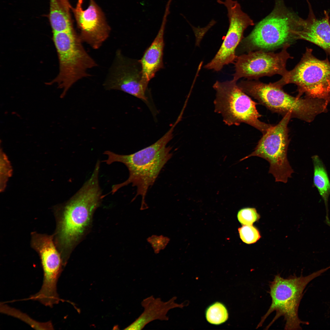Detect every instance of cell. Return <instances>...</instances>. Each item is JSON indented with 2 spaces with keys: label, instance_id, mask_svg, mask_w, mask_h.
Returning <instances> with one entry per match:
<instances>
[{
  "label": "cell",
  "instance_id": "8",
  "mask_svg": "<svg viewBox=\"0 0 330 330\" xmlns=\"http://www.w3.org/2000/svg\"><path fill=\"white\" fill-rule=\"evenodd\" d=\"M306 47L300 61L292 70L274 82L283 87L287 84L297 85L299 94L305 93L313 98L325 99L330 97V61L321 60Z\"/></svg>",
  "mask_w": 330,
  "mask_h": 330
},
{
  "label": "cell",
  "instance_id": "17",
  "mask_svg": "<svg viewBox=\"0 0 330 330\" xmlns=\"http://www.w3.org/2000/svg\"><path fill=\"white\" fill-rule=\"evenodd\" d=\"M177 298L174 296L166 302L160 298H156L151 296L144 299L141 302L144 310L143 312L133 322L125 329L140 330L150 322L156 320L167 321L169 320L167 314L172 309L182 308L184 303L176 302Z\"/></svg>",
  "mask_w": 330,
  "mask_h": 330
},
{
  "label": "cell",
  "instance_id": "23",
  "mask_svg": "<svg viewBox=\"0 0 330 330\" xmlns=\"http://www.w3.org/2000/svg\"><path fill=\"white\" fill-rule=\"evenodd\" d=\"M238 231L242 241L247 244L255 243L261 237L258 230L252 225H244L239 228Z\"/></svg>",
  "mask_w": 330,
  "mask_h": 330
},
{
  "label": "cell",
  "instance_id": "11",
  "mask_svg": "<svg viewBox=\"0 0 330 330\" xmlns=\"http://www.w3.org/2000/svg\"><path fill=\"white\" fill-rule=\"evenodd\" d=\"M217 2L224 5L227 9L229 28L219 50L204 68L218 72L224 66L234 63L237 57L236 50L244 38V31L248 26L254 25V23L248 15L242 10L237 1L217 0Z\"/></svg>",
  "mask_w": 330,
  "mask_h": 330
},
{
  "label": "cell",
  "instance_id": "18",
  "mask_svg": "<svg viewBox=\"0 0 330 330\" xmlns=\"http://www.w3.org/2000/svg\"><path fill=\"white\" fill-rule=\"evenodd\" d=\"M70 10L58 0H50L49 20L53 33L74 30Z\"/></svg>",
  "mask_w": 330,
  "mask_h": 330
},
{
  "label": "cell",
  "instance_id": "7",
  "mask_svg": "<svg viewBox=\"0 0 330 330\" xmlns=\"http://www.w3.org/2000/svg\"><path fill=\"white\" fill-rule=\"evenodd\" d=\"M233 79L216 81L213 87L216 92L215 111L220 114L229 126L244 123L255 127L263 134L272 126L260 121L262 116L256 109L257 104L238 86Z\"/></svg>",
  "mask_w": 330,
  "mask_h": 330
},
{
  "label": "cell",
  "instance_id": "19",
  "mask_svg": "<svg viewBox=\"0 0 330 330\" xmlns=\"http://www.w3.org/2000/svg\"><path fill=\"white\" fill-rule=\"evenodd\" d=\"M314 166L313 183L324 201L328 216V199L330 195V181L325 167L317 155L312 157Z\"/></svg>",
  "mask_w": 330,
  "mask_h": 330
},
{
  "label": "cell",
  "instance_id": "6",
  "mask_svg": "<svg viewBox=\"0 0 330 330\" xmlns=\"http://www.w3.org/2000/svg\"><path fill=\"white\" fill-rule=\"evenodd\" d=\"M237 85L243 92L260 104L283 116L290 112L292 118L309 121L325 108L326 102L293 97L274 82L266 83L247 79L241 81Z\"/></svg>",
  "mask_w": 330,
  "mask_h": 330
},
{
  "label": "cell",
  "instance_id": "10",
  "mask_svg": "<svg viewBox=\"0 0 330 330\" xmlns=\"http://www.w3.org/2000/svg\"><path fill=\"white\" fill-rule=\"evenodd\" d=\"M290 46H284L278 53L258 50L237 56L233 79L237 81L244 78L258 80L263 76L276 74L284 76L288 71L286 68L287 61L293 58L287 51Z\"/></svg>",
  "mask_w": 330,
  "mask_h": 330
},
{
  "label": "cell",
  "instance_id": "5",
  "mask_svg": "<svg viewBox=\"0 0 330 330\" xmlns=\"http://www.w3.org/2000/svg\"><path fill=\"white\" fill-rule=\"evenodd\" d=\"M53 38L57 53L59 70L56 77L47 84L56 83L62 90L61 97L63 98L76 82L91 76L88 71L97 64L86 52L74 30L53 33Z\"/></svg>",
  "mask_w": 330,
  "mask_h": 330
},
{
  "label": "cell",
  "instance_id": "21",
  "mask_svg": "<svg viewBox=\"0 0 330 330\" xmlns=\"http://www.w3.org/2000/svg\"><path fill=\"white\" fill-rule=\"evenodd\" d=\"M205 317L209 323L217 325L225 322L228 319L229 314L225 306L221 302H217L206 309Z\"/></svg>",
  "mask_w": 330,
  "mask_h": 330
},
{
  "label": "cell",
  "instance_id": "3",
  "mask_svg": "<svg viewBox=\"0 0 330 330\" xmlns=\"http://www.w3.org/2000/svg\"><path fill=\"white\" fill-rule=\"evenodd\" d=\"M300 17L289 10L283 0H275L273 10L243 38L236 52L262 50L269 51L290 46Z\"/></svg>",
  "mask_w": 330,
  "mask_h": 330
},
{
  "label": "cell",
  "instance_id": "4",
  "mask_svg": "<svg viewBox=\"0 0 330 330\" xmlns=\"http://www.w3.org/2000/svg\"><path fill=\"white\" fill-rule=\"evenodd\" d=\"M330 269V266L320 270L306 276H291L287 278L276 275L269 284V293L271 299V304L263 316L256 328L262 326L267 317L273 312L276 314L272 321L266 327L269 328L280 317L285 321V330H299L301 325L308 324V322L300 319L298 316L299 304L305 288L312 280Z\"/></svg>",
  "mask_w": 330,
  "mask_h": 330
},
{
  "label": "cell",
  "instance_id": "1",
  "mask_svg": "<svg viewBox=\"0 0 330 330\" xmlns=\"http://www.w3.org/2000/svg\"><path fill=\"white\" fill-rule=\"evenodd\" d=\"M100 162L97 161L90 178L65 204L53 208L56 228L53 234L61 255L83 232L103 195L99 182Z\"/></svg>",
  "mask_w": 330,
  "mask_h": 330
},
{
  "label": "cell",
  "instance_id": "24",
  "mask_svg": "<svg viewBox=\"0 0 330 330\" xmlns=\"http://www.w3.org/2000/svg\"><path fill=\"white\" fill-rule=\"evenodd\" d=\"M237 218L244 225H252L259 218V215L255 208L246 207L240 209L238 212Z\"/></svg>",
  "mask_w": 330,
  "mask_h": 330
},
{
  "label": "cell",
  "instance_id": "25",
  "mask_svg": "<svg viewBox=\"0 0 330 330\" xmlns=\"http://www.w3.org/2000/svg\"><path fill=\"white\" fill-rule=\"evenodd\" d=\"M147 240L151 244L154 253L157 254L165 248L170 239L167 237L162 235L159 236L152 235L148 237Z\"/></svg>",
  "mask_w": 330,
  "mask_h": 330
},
{
  "label": "cell",
  "instance_id": "2",
  "mask_svg": "<svg viewBox=\"0 0 330 330\" xmlns=\"http://www.w3.org/2000/svg\"><path fill=\"white\" fill-rule=\"evenodd\" d=\"M179 121H176L162 137L154 143L131 154L124 155L106 151L104 154L108 158L104 161L110 165L114 162L124 164L129 172L127 180L120 183L122 187L131 183L136 187L137 193L133 200L141 196V202L140 209L148 208L145 201L148 189L154 183L161 169L171 158L172 147L167 146L173 138L174 129Z\"/></svg>",
  "mask_w": 330,
  "mask_h": 330
},
{
  "label": "cell",
  "instance_id": "9",
  "mask_svg": "<svg viewBox=\"0 0 330 330\" xmlns=\"http://www.w3.org/2000/svg\"><path fill=\"white\" fill-rule=\"evenodd\" d=\"M291 118L289 112L277 124L271 127L263 134L254 151L240 161L253 156L265 159L270 164L269 173L273 174L275 182L286 183L294 172L287 158L290 142L288 126Z\"/></svg>",
  "mask_w": 330,
  "mask_h": 330
},
{
  "label": "cell",
  "instance_id": "13",
  "mask_svg": "<svg viewBox=\"0 0 330 330\" xmlns=\"http://www.w3.org/2000/svg\"><path fill=\"white\" fill-rule=\"evenodd\" d=\"M83 0H78L75 7L71 9L80 31L82 42L93 49H99L108 38L111 29L103 13L94 0H90L85 9L82 8Z\"/></svg>",
  "mask_w": 330,
  "mask_h": 330
},
{
  "label": "cell",
  "instance_id": "15",
  "mask_svg": "<svg viewBox=\"0 0 330 330\" xmlns=\"http://www.w3.org/2000/svg\"><path fill=\"white\" fill-rule=\"evenodd\" d=\"M309 4V13L307 18H301L298 29L295 35V40H305L315 44L330 55V21L328 13L318 19L314 15Z\"/></svg>",
  "mask_w": 330,
  "mask_h": 330
},
{
  "label": "cell",
  "instance_id": "16",
  "mask_svg": "<svg viewBox=\"0 0 330 330\" xmlns=\"http://www.w3.org/2000/svg\"><path fill=\"white\" fill-rule=\"evenodd\" d=\"M171 3L170 1L167 2L157 35L150 46L145 51L141 59L139 60L141 67L142 81L147 86L149 82L154 77L156 72L163 67V57L164 46V35Z\"/></svg>",
  "mask_w": 330,
  "mask_h": 330
},
{
  "label": "cell",
  "instance_id": "12",
  "mask_svg": "<svg viewBox=\"0 0 330 330\" xmlns=\"http://www.w3.org/2000/svg\"><path fill=\"white\" fill-rule=\"evenodd\" d=\"M103 85L106 90L121 91L148 102V86L142 82L139 60L125 56L119 50L116 53Z\"/></svg>",
  "mask_w": 330,
  "mask_h": 330
},
{
  "label": "cell",
  "instance_id": "26",
  "mask_svg": "<svg viewBox=\"0 0 330 330\" xmlns=\"http://www.w3.org/2000/svg\"><path fill=\"white\" fill-rule=\"evenodd\" d=\"M325 222V223L330 228V220L328 216H326Z\"/></svg>",
  "mask_w": 330,
  "mask_h": 330
},
{
  "label": "cell",
  "instance_id": "22",
  "mask_svg": "<svg viewBox=\"0 0 330 330\" xmlns=\"http://www.w3.org/2000/svg\"><path fill=\"white\" fill-rule=\"evenodd\" d=\"M0 158V191L5 190L9 178L12 174V168L8 157L1 148Z\"/></svg>",
  "mask_w": 330,
  "mask_h": 330
},
{
  "label": "cell",
  "instance_id": "20",
  "mask_svg": "<svg viewBox=\"0 0 330 330\" xmlns=\"http://www.w3.org/2000/svg\"><path fill=\"white\" fill-rule=\"evenodd\" d=\"M0 312L3 314L17 318L37 330H53V326L51 321L42 322L33 319L26 313L15 308L1 303Z\"/></svg>",
  "mask_w": 330,
  "mask_h": 330
},
{
  "label": "cell",
  "instance_id": "14",
  "mask_svg": "<svg viewBox=\"0 0 330 330\" xmlns=\"http://www.w3.org/2000/svg\"><path fill=\"white\" fill-rule=\"evenodd\" d=\"M31 245L39 255L43 270V279L41 290L44 293L53 294L57 292V283L61 272L63 261L53 234L32 232Z\"/></svg>",
  "mask_w": 330,
  "mask_h": 330
}]
</instances>
